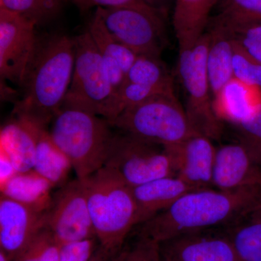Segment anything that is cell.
<instances>
[{
	"label": "cell",
	"instance_id": "cell-1",
	"mask_svg": "<svg viewBox=\"0 0 261 261\" xmlns=\"http://www.w3.org/2000/svg\"><path fill=\"white\" fill-rule=\"evenodd\" d=\"M74 65L73 38L63 34L39 38L13 117L47 129L64 104Z\"/></svg>",
	"mask_w": 261,
	"mask_h": 261
},
{
	"label": "cell",
	"instance_id": "cell-2",
	"mask_svg": "<svg viewBox=\"0 0 261 261\" xmlns=\"http://www.w3.org/2000/svg\"><path fill=\"white\" fill-rule=\"evenodd\" d=\"M261 204V189L192 190L140 225L139 236L160 243L183 233L224 227Z\"/></svg>",
	"mask_w": 261,
	"mask_h": 261
},
{
	"label": "cell",
	"instance_id": "cell-3",
	"mask_svg": "<svg viewBox=\"0 0 261 261\" xmlns=\"http://www.w3.org/2000/svg\"><path fill=\"white\" fill-rule=\"evenodd\" d=\"M91 219L100 246L113 257L137 226L132 187L106 167L84 178Z\"/></svg>",
	"mask_w": 261,
	"mask_h": 261
},
{
	"label": "cell",
	"instance_id": "cell-4",
	"mask_svg": "<svg viewBox=\"0 0 261 261\" xmlns=\"http://www.w3.org/2000/svg\"><path fill=\"white\" fill-rule=\"evenodd\" d=\"M102 117L63 106L51 123V140L65 154L80 179L104 167L115 133Z\"/></svg>",
	"mask_w": 261,
	"mask_h": 261
},
{
	"label": "cell",
	"instance_id": "cell-5",
	"mask_svg": "<svg viewBox=\"0 0 261 261\" xmlns=\"http://www.w3.org/2000/svg\"><path fill=\"white\" fill-rule=\"evenodd\" d=\"M75 65L63 106L84 110L109 123L119 115L118 94L88 31L73 37Z\"/></svg>",
	"mask_w": 261,
	"mask_h": 261
},
{
	"label": "cell",
	"instance_id": "cell-6",
	"mask_svg": "<svg viewBox=\"0 0 261 261\" xmlns=\"http://www.w3.org/2000/svg\"><path fill=\"white\" fill-rule=\"evenodd\" d=\"M111 125L140 140L173 147L195 135L175 94H163L126 108Z\"/></svg>",
	"mask_w": 261,
	"mask_h": 261
},
{
	"label": "cell",
	"instance_id": "cell-7",
	"mask_svg": "<svg viewBox=\"0 0 261 261\" xmlns=\"http://www.w3.org/2000/svg\"><path fill=\"white\" fill-rule=\"evenodd\" d=\"M210 36L207 32L195 45L179 51L178 72L185 96V112L194 132L211 140L222 134V121L216 116L207 75V53Z\"/></svg>",
	"mask_w": 261,
	"mask_h": 261
},
{
	"label": "cell",
	"instance_id": "cell-8",
	"mask_svg": "<svg viewBox=\"0 0 261 261\" xmlns=\"http://www.w3.org/2000/svg\"><path fill=\"white\" fill-rule=\"evenodd\" d=\"M104 167L114 171L130 187L176 176L169 147L140 140L121 130L115 133Z\"/></svg>",
	"mask_w": 261,
	"mask_h": 261
},
{
	"label": "cell",
	"instance_id": "cell-9",
	"mask_svg": "<svg viewBox=\"0 0 261 261\" xmlns=\"http://www.w3.org/2000/svg\"><path fill=\"white\" fill-rule=\"evenodd\" d=\"M94 14L115 38L137 56L161 58L167 42L166 13L145 5L97 8Z\"/></svg>",
	"mask_w": 261,
	"mask_h": 261
},
{
	"label": "cell",
	"instance_id": "cell-10",
	"mask_svg": "<svg viewBox=\"0 0 261 261\" xmlns=\"http://www.w3.org/2000/svg\"><path fill=\"white\" fill-rule=\"evenodd\" d=\"M46 222L61 245L96 238L85 179L68 181L53 194Z\"/></svg>",
	"mask_w": 261,
	"mask_h": 261
},
{
	"label": "cell",
	"instance_id": "cell-11",
	"mask_svg": "<svg viewBox=\"0 0 261 261\" xmlns=\"http://www.w3.org/2000/svg\"><path fill=\"white\" fill-rule=\"evenodd\" d=\"M36 25L28 18L0 8V75L21 87L39 42Z\"/></svg>",
	"mask_w": 261,
	"mask_h": 261
},
{
	"label": "cell",
	"instance_id": "cell-12",
	"mask_svg": "<svg viewBox=\"0 0 261 261\" xmlns=\"http://www.w3.org/2000/svg\"><path fill=\"white\" fill-rule=\"evenodd\" d=\"M159 248L161 261H242L223 228L178 235Z\"/></svg>",
	"mask_w": 261,
	"mask_h": 261
},
{
	"label": "cell",
	"instance_id": "cell-13",
	"mask_svg": "<svg viewBox=\"0 0 261 261\" xmlns=\"http://www.w3.org/2000/svg\"><path fill=\"white\" fill-rule=\"evenodd\" d=\"M46 213H39L16 201L0 198V250L15 260L42 228Z\"/></svg>",
	"mask_w": 261,
	"mask_h": 261
},
{
	"label": "cell",
	"instance_id": "cell-14",
	"mask_svg": "<svg viewBox=\"0 0 261 261\" xmlns=\"http://www.w3.org/2000/svg\"><path fill=\"white\" fill-rule=\"evenodd\" d=\"M213 187L225 191L261 189V167L240 142L216 148Z\"/></svg>",
	"mask_w": 261,
	"mask_h": 261
},
{
	"label": "cell",
	"instance_id": "cell-15",
	"mask_svg": "<svg viewBox=\"0 0 261 261\" xmlns=\"http://www.w3.org/2000/svg\"><path fill=\"white\" fill-rule=\"evenodd\" d=\"M168 147L174 159L176 176L195 190L213 188L216 148L212 140L195 134Z\"/></svg>",
	"mask_w": 261,
	"mask_h": 261
},
{
	"label": "cell",
	"instance_id": "cell-16",
	"mask_svg": "<svg viewBox=\"0 0 261 261\" xmlns=\"http://www.w3.org/2000/svg\"><path fill=\"white\" fill-rule=\"evenodd\" d=\"M192 190H196L177 176H165L132 187L137 207V226L167 210Z\"/></svg>",
	"mask_w": 261,
	"mask_h": 261
},
{
	"label": "cell",
	"instance_id": "cell-17",
	"mask_svg": "<svg viewBox=\"0 0 261 261\" xmlns=\"http://www.w3.org/2000/svg\"><path fill=\"white\" fill-rule=\"evenodd\" d=\"M213 105L220 121L238 126L260 107L261 89L233 78L213 98Z\"/></svg>",
	"mask_w": 261,
	"mask_h": 261
},
{
	"label": "cell",
	"instance_id": "cell-18",
	"mask_svg": "<svg viewBox=\"0 0 261 261\" xmlns=\"http://www.w3.org/2000/svg\"><path fill=\"white\" fill-rule=\"evenodd\" d=\"M87 31L102 57L110 80L118 94L137 56L110 33L97 15L91 19Z\"/></svg>",
	"mask_w": 261,
	"mask_h": 261
},
{
	"label": "cell",
	"instance_id": "cell-19",
	"mask_svg": "<svg viewBox=\"0 0 261 261\" xmlns=\"http://www.w3.org/2000/svg\"><path fill=\"white\" fill-rule=\"evenodd\" d=\"M206 32L210 36L206 65L214 98L233 78V40L227 29L211 17Z\"/></svg>",
	"mask_w": 261,
	"mask_h": 261
},
{
	"label": "cell",
	"instance_id": "cell-20",
	"mask_svg": "<svg viewBox=\"0 0 261 261\" xmlns=\"http://www.w3.org/2000/svg\"><path fill=\"white\" fill-rule=\"evenodd\" d=\"M219 0H174L173 25L179 51L193 47L205 32Z\"/></svg>",
	"mask_w": 261,
	"mask_h": 261
},
{
	"label": "cell",
	"instance_id": "cell-21",
	"mask_svg": "<svg viewBox=\"0 0 261 261\" xmlns=\"http://www.w3.org/2000/svg\"><path fill=\"white\" fill-rule=\"evenodd\" d=\"M39 128L15 117L2 126L0 148L9 154L18 172L30 171L34 167Z\"/></svg>",
	"mask_w": 261,
	"mask_h": 261
},
{
	"label": "cell",
	"instance_id": "cell-22",
	"mask_svg": "<svg viewBox=\"0 0 261 261\" xmlns=\"http://www.w3.org/2000/svg\"><path fill=\"white\" fill-rule=\"evenodd\" d=\"M55 187L36 172L30 170L18 172L4 187L0 188L1 195L30 207L39 213H46L53 201Z\"/></svg>",
	"mask_w": 261,
	"mask_h": 261
},
{
	"label": "cell",
	"instance_id": "cell-23",
	"mask_svg": "<svg viewBox=\"0 0 261 261\" xmlns=\"http://www.w3.org/2000/svg\"><path fill=\"white\" fill-rule=\"evenodd\" d=\"M222 228L242 261H261V204Z\"/></svg>",
	"mask_w": 261,
	"mask_h": 261
},
{
	"label": "cell",
	"instance_id": "cell-24",
	"mask_svg": "<svg viewBox=\"0 0 261 261\" xmlns=\"http://www.w3.org/2000/svg\"><path fill=\"white\" fill-rule=\"evenodd\" d=\"M71 169V163L51 140L49 130L39 128L33 170L55 187H61L68 182Z\"/></svg>",
	"mask_w": 261,
	"mask_h": 261
},
{
	"label": "cell",
	"instance_id": "cell-25",
	"mask_svg": "<svg viewBox=\"0 0 261 261\" xmlns=\"http://www.w3.org/2000/svg\"><path fill=\"white\" fill-rule=\"evenodd\" d=\"M125 81L155 89L162 94H175L172 77L161 58L137 56Z\"/></svg>",
	"mask_w": 261,
	"mask_h": 261
},
{
	"label": "cell",
	"instance_id": "cell-26",
	"mask_svg": "<svg viewBox=\"0 0 261 261\" xmlns=\"http://www.w3.org/2000/svg\"><path fill=\"white\" fill-rule=\"evenodd\" d=\"M63 0H0V8L28 18L36 25L48 23L59 13Z\"/></svg>",
	"mask_w": 261,
	"mask_h": 261
},
{
	"label": "cell",
	"instance_id": "cell-27",
	"mask_svg": "<svg viewBox=\"0 0 261 261\" xmlns=\"http://www.w3.org/2000/svg\"><path fill=\"white\" fill-rule=\"evenodd\" d=\"M213 18L227 29L233 40L249 56L261 63V21L230 23L216 16Z\"/></svg>",
	"mask_w": 261,
	"mask_h": 261
},
{
	"label": "cell",
	"instance_id": "cell-28",
	"mask_svg": "<svg viewBox=\"0 0 261 261\" xmlns=\"http://www.w3.org/2000/svg\"><path fill=\"white\" fill-rule=\"evenodd\" d=\"M61 245L46 226L33 238L14 261H59Z\"/></svg>",
	"mask_w": 261,
	"mask_h": 261
},
{
	"label": "cell",
	"instance_id": "cell-29",
	"mask_svg": "<svg viewBox=\"0 0 261 261\" xmlns=\"http://www.w3.org/2000/svg\"><path fill=\"white\" fill-rule=\"evenodd\" d=\"M218 18L230 23L261 21V0H219Z\"/></svg>",
	"mask_w": 261,
	"mask_h": 261
},
{
	"label": "cell",
	"instance_id": "cell-30",
	"mask_svg": "<svg viewBox=\"0 0 261 261\" xmlns=\"http://www.w3.org/2000/svg\"><path fill=\"white\" fill-rule=\"evenodd\" d=\"M232 68L233 78L261 89V63L249 56L234 40Z\"/></svg>",
	"mask_w": 261,
	"mask_h": 261
},
{
	"label": "cell",
	"instance_id": "cell-31",
	"mask_svg": "<svg viewBox=\"0 0 261 261\" xmlns=\"http://www.w3.org/2000/svg\"><path fill=\"white\" fill-rule=\"evenodd\" d=\"M235 126L238 142L261 167V106L250 119Z\"/></svg>",
	"mask_w": 261,
	"mask_h": 261
},
{
	"label": "cell",
	"instance_id": "cell-32",
	"mask_svg": "<svg viewBox=\"0 0 261 261\" xmlns=\"http://www.w3.org/2000/svg\"><path fill=\"white\" fill-rule=\"evenodd\" d=\"M111 261H161L159 243L137 235L135 243L124 245Z\"/></svg>",
	"mask_w": 261,
	"mask_h": 261
},
{
	"label": "cell",
	"instance_id": "cell-33",
	"mask_svg": "<svg viewBox=\"0 0 261 261\" xmlns=\"http://www.w3.org/2000/svg\"><path fill=\"white\" fill-rule=\"evenodd\" d=\"M97 238L61 245L59 261H90L99 247Z\"/></svg>",
	"mask_w": 261,
	"mask_h": 261
},
{
	"label": "cell",
	"instance_id": "cell-34",
	"mask_svg": "<svg viewBox=\"0 0 261 261\" xmlns=\"http://www.w3.org/2000/svg\"><path fill=\"white\" fill-rule=\"evenodd\" d=\"M79 7L82 10L94 8H122V7H142L145 4L139 0H80Z\"/></svg>",
	"mask_w": 261,
	"mask_h": 261
},
{
	"label": "cell",
	"instance_id": "cell-35",
	"mask_svg": "<svg viewBox=\"0 0 261 261\" xmlns=\"http://www.w3.org/2000/svg\"><path fill=\"white\" fill-rule=\"evenodd\" d=\"M18 172L9 154L0 148V188L4 187Z\"/></svg>",
	"mask_w": 261,
	"mask_h": 261
},
{
	"label": "cell",
	"instance_id": "cell-36",
	"mask_svg": "<svg viewBox=\"0 0 261 261\" xmlns=\"http://www.w3.org/2000/svg\"><path fill=\"white\" fill-rule=\"evenodd\" d=\"M113 257L99 245L90 261H111Z\"/></svg>",
	"mask_w": 261,
	"mask_h": 261
},
{
	"label": "cell",
	"instance_id": "cell-37",
	"mask_svg": "<svg viewBox=\"0 0 261 261\" xmlns=\"http://www.w3.org/2000/svg\"><path fill=\"white\" fill-rule=\"evenodd\" d=\"M141 3L144 4L148 5L151 8H153L154 9L161 10L163 13H166L167 12V8H166L163 5V2L161 0H139Z\"/></svg>",
	"mask_w": 261,
	"mask_h": 261
},
{
	"label": "cell",
	"instance_id": "cell-38",
	"mask_svg": "<svg viewBox=\"0 0 261 261\" xmlns=\"http://www.w3.org/2000/svg\"><path fill=\"white\" fill-rule=\"evenodd\" d=\"M161 1L163 2V5H164L168 9V3H169L170 0H161Z\"/></svg>",
	"mask_w": 261,
	"mask_h": 261
},
{
	"label": "cell",
	"instance_id": "cell-39",
	"mask_svg": "<svg viewBox=\"0 0 261 261\" xmlns=\"http://www.w3.org/2000/svg\"><path fill=\"white\" fill-rule=\"evenodd\" d=\"M71 1H73L75 5H78V3H80V0H71Z\"/></svg>",
	"mask_w": 261,
	"mask_h": 261
}]
</instances>
